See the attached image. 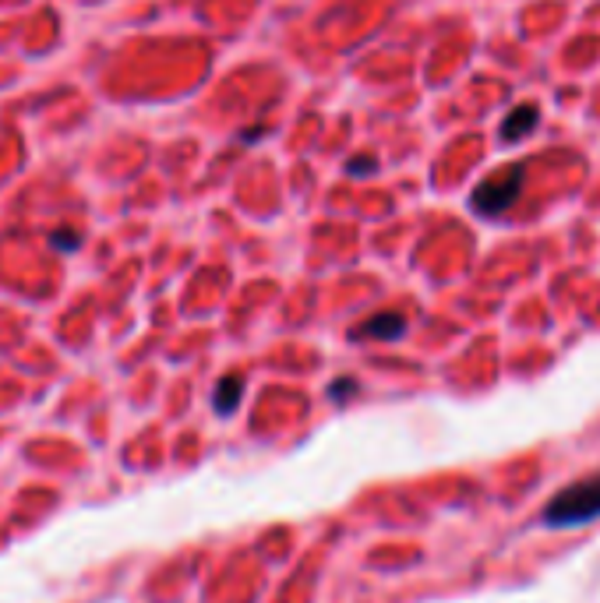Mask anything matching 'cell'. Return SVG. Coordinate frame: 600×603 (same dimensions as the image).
Here are the masks:
<instances>
[{"label": "cell", "instance_id": "1", "mask_svg": "<svg viewBox=\"0 0 600 603\" xmlns=\"http://www.w3.org/2000/svg\"><path fill=\"white\" fill-rule=\"evenodd\" d=\"M590 519H600V473L562 487V491L548 501V508H544V522H548L551 529L583 526V522Z\"/></svg>", "mask_w": 600, "mask_h": 603}, {"label": "cell", "instance_id": "2", "mask_svg": "<svg viewBox=\"0 0 600 603\" xmlns=\"http://www.w3.org/2000/svg\"><path fill=\"white\" fill-rule=\"evenodd\" d=\"M526 184V166L523 163H512V166H498L491 177H484L470 194V205L473 212L480 216H502L516 205V198L523 194Z\"/></svg>", "mask_w": 600, "mask_h": 603}, {"label": "cell", "instance_id": "3", "mask_svg": "<svg viewBox=\"0 0 600 603\" xmlns=\"http://www.w3.org/2000/svg\"><path fill=\"white\" fill-rule=\"evenodd\" d=\"M403 328H406V318L403 314H396V311H382V314H375V318H368L364 325H357L353 328V339H399L403 335Z\"/></svg>", "mask_w": 600, "mask_h": 603}, {"label": "cell", "instance_id": "4", "mask_svg": "<svg viewBox=\"0 0 600 603\" xmlns=\"http://www.w3.org/2000/svg\"><path fill=\"white\" fill-rule=\"evenodd\" d=\"M537 120H540L537 106L523 103V106H516V110H512L509 117L502 120V131H498V134H502V142H523L526 134H533Z\"/></svg>", "mask_w": 600, "mask_h": 603}, {"label": "cell", "instance_id": "5", "mask_svg": "<svg viewBox=\"0 0 600 603\" xmlns=\"http://www.w3.org/2000/svg\"><path fill=\"white\" fill-rule=\"evenodd\" d=\"M240 395H244V378H240V374H230V378H223L216 385L212 406H216V413H233V410H237Z\"/></svg>", "mask_w": 600, "mask_h": 603}, {"label": "cell", "instance_id": "6", "mask_svg": "<svg viewBox=\"0 0 600 603\" xmlns=\"http://www.w3.org/2000/svg\"><path fill=\"white\" fill-rule=\"evenodd\" d=\"M50 244L60 247V251H75V247L82 244V233H75V230H53L50 233Z\"/></svg>", "mask_w": 600, "mask_h": 603}, {"label": "cell", "instance_id": "7", "mask_svg": "<svg viewBox=\"0 0 600 603\" xmlns=\"http://www.w3.org/2000/svg\"><path fill=\"white\" fill-rule=\"evenodd\" d=\"M364 166H375V159H368V156L353 159V163H350V170H353V173H364Z\"/></svg>", "mask_w": 600, "mask_h": 603}]
</instances>
